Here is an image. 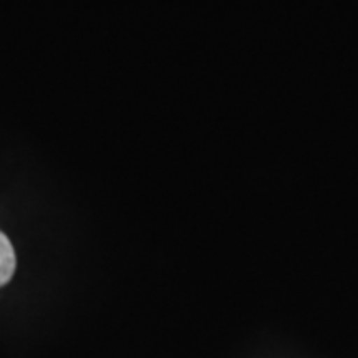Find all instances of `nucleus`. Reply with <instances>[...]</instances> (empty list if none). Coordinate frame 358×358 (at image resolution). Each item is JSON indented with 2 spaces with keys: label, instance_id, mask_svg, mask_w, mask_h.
<instances>
[{
  "label": "nucleus",
  "instance_id": "obj_1",
  "mask_svg": "<svg viewBox=\"0 0 358 358\" xmlns=\"http://www.w3.org/2000/svg\"><path fill=\"white\" fill-rule=\"evenodd\" d=\"M15 250H13L8 237L0 231V287L12 279L15 272Z\"/></svg>",
  "mask_w": 358,
  "mask_h": 358
}]
</instances>
